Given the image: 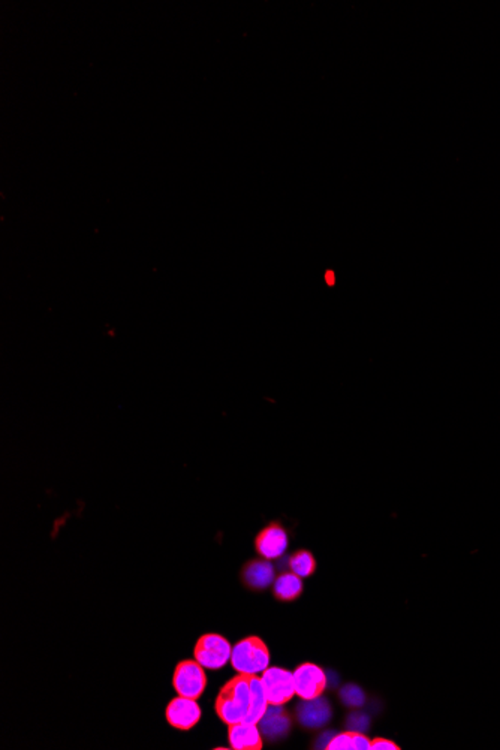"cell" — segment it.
I'll use <instances>...</instances> for the list:
<instances>
[{"instance_id": "cell-1", "label": "cell", "mask_w": 500, "mask_h": 750, "mask_svg": "<svg viewBox=\"0 0 500 750\" xmlns=\"http://www.w3.org/2000/svg\"><path fill=\"white\" fill-rule=\"evenodd\" d=\"M252 701V688H250V675L238 674L228 683L223 684L222 690L216 698L217 716L227 725L245 722L249 713Z\"/></svg>"}, {"instance_id": "cell-15", "label": "cell", "mask_w": 500, "mask_h": 750, "mask_svg": "<svg viewBox=\"0 0 500 750\" xmlns=\"http://www.w3.org/2000/svg\"><path fill=\"white\" fill-rule=\"evenodd\" d=\"M372 740H368L364 732L346 731L337 732L333 740L328 743V750H370Z\"/></svg>"}, {"instance_id": "cell-11", "label": "cell", "mask_w": 500, "mask_h": 750, "mask_svg": "<svg viewBox=\"0 0 500 750\" xmlns=\"http://www.w3.org/2000/svg\"><path fill=\"white\" fill-rule=\"evenodd\" d=\"M241 580L245 583L246 587L255 592H262L274 585L276 580V569H274L273 563L270 560L260 557V559H254L249 560L243 567L241 571Z\"/></svg>"}, {"instance_id": "cell-19", "label": "cell", "mask_w": 500, "mask_h": 750, "mask_svg": "<svg viewBox=\"0 0 500 750\" xmlns=\"http://www.w3.org/2000/svg\"><path fill=\"white\" fill-rule=\"evenodd\" d=\"M400 747L388 738H373L370 750H399Z\"/></svg>"}, {"instance_id": "cell-3", "label": "cell", "mask_w": 500, "mask_h": 750, "mask_svg": "<svg viewBox=\"0 0 500 750\" xmlns=\"http://www.w3.org/2000/svg\"><path fill=\"white\" fill-rule=\"evenodd\" d=\"M231 644L219 633H206L199 637L194 649L195 659L206 670H221L231 662Z\"/></svg>"}, {"instance_id": "cell-4", "label": "cell", "mask_w": 500, "mask_h": 750, "mask_svg": "<svg viewBox=\"0 0 500 750\" xmlns=\"http://www.w3.org/2000/svg\"><path fill=\"white\" fill-rule=\"evenodd\" d=\"M173 686L180 697L198 699L207 688L206 668L197 659L179 662L173 675Z\"/></svg>"}, {"instance_id": "cell-10", "label": "cell", "mask_w": 500, "mask_h": 750, "mask_svg": "<svg viewBox=\"0 0 500 750\" xmlns=\"http://www.w3.org/2000/svg\"><path fill=\"white\" fill-rule=\"evenodd\" d=\"M258 727L265 740H284L293 728V717L289 716L284 706H269Z\"/></svg>"}, {"instance_id": "cell-16", "label": "cell", "mask_w": 500, "mask_h": 750, "mask_svg": "<svg viewBox=\"0 0 500 750\" xmlns=\"http://www.w3.org/2000/svg\"><path fill=\"white\" fill-rule=\"evenodd\" d=\"M288 568L298 577L307 578L317 571V559L309 550H298L288 557Z\"/></svg>"}, {"instance_id": "cell-6", "label": "cell", "mask_w": 500, "mask_h": 750, "mask_svg": "<svg viewBox=\"0 0 500 750\" xmlns=\"http://www.w3.org/2000/svg\"><path fill=\"white\" fill-rule=\"evenodd\" d=\"M289 536L286 528L278 521L267 524L256 535L255 550L267 560H278L288 550Z\"/></svg>"}, {"instance_id": "cell-18", "label": "cell", "mask_w": 500, "mask_h": 750, "mask_svg": "<svg viewBox=\"0 0 500 750\" xmlns=\"http://www.w3.org/2000/svg\"><path fill=\"white\" fill-rule=\"evenodd\" d=\"M368 727V716L363 713H352L348 717V728L350 731L364 732Z\"/></svg>"}, {"instance_id": "cell-7", "label": "cell", "mask_w": 500, "mask_h": 750, "mask_svg": "<svg viewBox=\"0 0 500 750\" xmlns=\"http://www.w3.org/2000/svg\"><path fill=\"white\" fill-rule=\"evenodd\" d=\"M295 692L302 699H313L321 697L327 690L328 677L321 666L313 662H304L294 671Z\"/></svg>"}, {"instance_id": "cell-20", "label": "cell", "mask_w": 500, "mask_h": 750, "mask_svg": "<svg viewBox=\"0 0 500 750\" xmlns=\"http://www.w3.org/2000/svg\"><path fill=\"white\" fill-rule=\"evenodd\" d=\"M335 734H337L335 731L322 732L321 736L318 737V740L315 741L313 749H327V746H328V743L333 740V737H335Z\"/></svg>"}, {"instance_id": "cell-17", "label": "cell", "mask_w": 500, "mask_h": 750, "mask_svg": "<svg viewBox=\"0 0 500 750\" xmlns=\"http://www.w3.org/2000/svg\"><path fill=\"white\" fill-rule=\"evenodd\" d=\"M340 701L351 708L361 707L366 701L363 690L357 684H346L339 692Z\"/></svg>"}, {"instance_id": "cell-8", "label": "cell", "mask_w": 500, "mask_h": 750, "mask_svg": "<svg viewBox=\"0 0 500 750\" xmlns=\"http://www.w3.org/2000/svg\"><path fill=\"white\" fill-rule=\"evenodd\" d=\"M201 716H203V712H201V707L197 703V699L186 698V697L177 695L166 706V721L171 727L180 730V731H190L192 728L197 727V723L201 721Z\"/></svg>"}, {"instance_id": "cell-13", "label": "cell", "mask_w": 500, "mask_h": 750, "mask_svg": "<svg viewBox=\"0 0 500 750\" xmlns=\"http://www.w3.org/2000/svg\"><path fill=\"white\" fill-rule=\"evenodd\" d=\"M302 593V577L291 572H284L274 580L273 595L280 602H293Z\"/></svg>"}, {"instance_id": "cell-2", "label": "cell", "mask_w": 500, "mask_h": 750, "mask_svg": "<svg viewBox=\"0 0 500 750\" xmlns=\"http://www.w3.org/2000/svg\"><path fill=\"white\" fill-rule=\"evenodd\" d=\"M231 665L238 674H262L270 666V650L260 637H246L232 647Z\"/></svg>"}, {"instance_id": "cell-5", "label": "cell", "mask_w": 500, "mask_h": 750, "mask_svg": "<svg viewBox=\"0 0 500 750\" xmlns=\"http://www.w3.org/2000/svg\"><path fill=\"white\" fill-rule=\"evenodd\" d=\"M261 681L264 686L270 706H285L294 698V695L297 694L294 673L284 668L269 666L261 674Z\"/></svg>"}, {"instance_id": "cell-9", "label": "cell", "mask_w": 500, "mask_h": 750, "mask_svg": "<svg viewBox=\"0 0 500 750\" xmlns=\"http://www.w3.org/2000/svg\"><path fill=\"white\" fill-rule=\"evenodd\" d=\"M295 716H297L298 723L302 728L319 730V728L326 727L327 723L330 722L333 710H331L328 699L324 698L321 695L318 698L302 699V703L298 704L297 710H295Z\"/></svg>"}, {"instance_id": "cell-12", "label": "cell", "mask_w": 500, "mask_h": 750, "mask_svg": "<svg viewBox=\"0 0 500 750\" xmlns=\"http://www.w3.org/2000/svg\"><path fill=\"white\" fill-rule=\"evenodd\" d=\"M228 738L232 749L236 750H261L264 743L258 723L238 722L228 725Z\"/></svg>"}, {"instance_id": "cell-14", "label": "cell", "mask_w": 500, "mask_h": 750, "mask_svg": "<svg viewBox=\"0 0 500 750\" xmlns=\"http://www.w3.org/2000/svg\"><path fill=\"white\" fill-rule=\"evenodd\" d=\"M250 688H252V701H250L249 713L245 722L258 723L269 708V699L265 695L261 677L258 675H250Z\"/></svg>"}]
</instances>
